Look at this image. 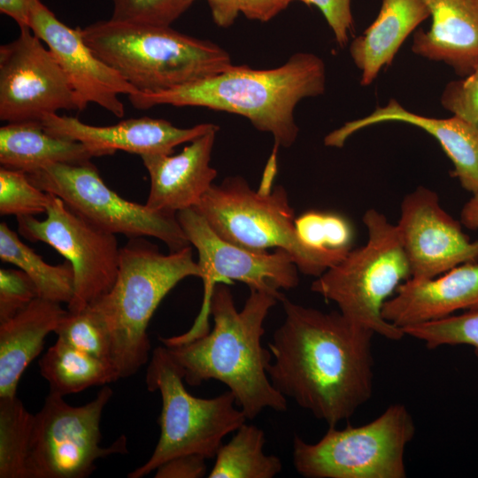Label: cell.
Returning <instances> with one entry per match:
<instances>
[{"label": "cell", "instance_id": "obj_1", "mask_svg": "<svg viewBox=\"0 0 478 478\" xmlns=\"http://www.w3.org/2000/svg\"><path fill=\"white\" fill-rule=\"evenodd\" d=\"M285 318L274 332L267 367L274 387L329 427L352 416L372 396V330L339 311L286 298Z\"/></svg>", "mask_w": 478, "mask_h": 478}, {"label": "cell", "instance_id": "obj_2", "mask_svg": "<svg viewBox=\"0 0 478 478\" xmlns=\"http://www.w3.org/2000/svg\"><path fill=\"white\" fill-rule=\"evenodd\" d=\"M250 291L238 312L230 289L225 283L216 284L210 305L212 329L189 342L165 346L183 369L189 385L198 386L209 380L222 382L251 420L266 408L285 412L288 405L268 377L272 353L261 344L264 321L270 309L285 297Z\"/></svg>", "mask_w": 478, "mask_h": 478}, {"label": "cell", "instance_id": "obj_3", "mask_svg": "<svg viewBox=\"0 0 478 478\" xmlns=\"http://www.w3.org/2000/svg\"><path fill=\"white\" fill-rule=\"evenodd\" d=\"M325 88L324 61L315 54L298 52L276 68L232 65L217 74L160 92H138L128 99L139 110L171 104L238 114L258 130L270 133L275 145L289 148L298 135L296 105L303 98L322 95Z\"/></svg>", "mask_w": 478, "mask_h": 478}, {"label": "cell", "instance_id": "obj_4", "mask_svg": "<svg viewBox=\"0 0 478 478\" xmlns=\"http://www.w3.org/2000/svg\"><path fill=\"white\" fill-rule=\"evenodd\" d=\"M191 245L169 254L144 237L129 238L120 250L112 289L89 305L104 323L112 363L119 379L135 374L150 358L147 328L157 307L181 280L201 275Z\"/></svg>", "mask_w": 478, "mask_h": 478}, {"label": "cell", "instance_id": "obj_5", "mask_svg": "<svg viewBox=\"0 0 478 478\" xmlns=\"http://www.w3.org/2000/svg\"><path fill=\"white\" fill-rule=\"evenodd\" d=\"M95 54L140 93H156L232 66L219 45L170 27L99 20L81 28Z\"/></svg>", "mask_w": 478, "mask_h": 478}, {"label": "cell", "instance_id": "obj_6", "mask_svg": "<svg viewBox=\"0 0 478 478\" xmlns=\"http://www.w3.org/2000/svg\"><path fill=\"white\" fill-rule=\"evenodd\" d=\"M276 154L273 150L258 190L243 177L230 176L212 184L193 209L222 239L258 252L282 249L298 271L317 278L346 255L318 250L299 240L287 191L281 185L271 189Z\"/></svg>", "mask_w": 478, "mask_h": 478}, {"label": "cell", "instance_id": "obj_7", "mask_svg": "<svg viewBox=\"0 0 478 478\" xmlns=\"http://www.w3.org/2000/svg\"><path fill=\"white\" fill-rule=\"evenodd\" d=\"M362 220L366 243L317 277L311 290L335 303L351 321L398 341L405 333L387 321L382 311L399 285L411 278L410 266L397 224L376 209L366 210Z\"/></svg>", "mask_w": 478, "mask_h": 478}, {"label": "cell", "instance_id": "obj_8", "mask_svg": "<svg viewBox=\"0 0 478 478\" xmlns=\"http://www.w3.org/2000/svg\"><path fill=\"white\" fill-rule=\"evenodd\" d=\"M184 371L168 349L152 351L145 382L149 391L158 390L162 408L158 417L160 435L150 459L127 474L142 478L168 459L198 454L206 459L216 456L225 436L246 421L234 395L226 391L212 398L197 397L185 388Z\"/></svg>", "mask_w": 478, "mask_h": 478}, {"label": "cell", "instance_id": "obj_9", "mask_svg": "<svg viewBox=\"0 0 478 478\" xmlns=\"http://www.w3.org/2000/svg\"><path fill=\"white\" fill-rule=\"evenodd\" d=\"M415 429L406 406L393 404L365 425L329 427L315 443L295 435L293 465L306 478H405V452Z\"/></svg>", "mask_w": 478, "mask_h": 478}, {"label": "cell", "instance_id": "obj_10", "mask_svg": "<svg viewBox=\"0 0 478 478\" xmlns=\"http://www.w3.org/2000/svg\"><path fill=\"white\" fill-rule=\"evenodd\" d=\"M112 397V389L104 385L93 400L73 406L50 392L35 414L27 478H85L98 459L127 453L124 435L108 447L100 446V421Z\"/></svg>", "mask_w": 478, "mask_h": 478}, {"label": "cell", "instance_id": "obj_11", "mask_svg": "<svg viewBox=\"0 0 478 478\" xmlns=\"http://www.w3.org/2000/svg\"><path fill=\"white\" fill-rule=\"evenodd\" d=\"M41 189L61 198L79 216L105 232L161 240L170 252L189 245L176 215L129 202L107 187L91 163L53 164L27 173Z\"/></svg>", "mask_w": 478, "mask_h": 478}, {"label": "cell", "instance_id": "obj_12", "mask_svg": "<svg viewBox=\"0 0 478 478\" xmlns=\"http://www.w3.org/2000/svg\"><path fill=\"white\" fill-rule=\"evenodd\" d=\"M176 217L189 242L198 252L204 296L200 312L191 328L178 335L159 337L164 345L184 343L210 331V305L218 283L238 281L250 289L280 297H285L280 289H290L298 285V269L288 251L276 249L274 253L258 252L229 243L220 237L193 208L180 211Z\"/></svg>", "mask_w": 478, "mask_h": 478}, {"label": "cell", "instance_id": "obj_13", "mask_svg": "<svg viewBox=\"0 0 478 478\" xmlns=\"http://www.w3.org/2000/svg\"><path fill=\"white\" fill-rule=\"evenodd\" d=\"M45 214L43 220L17 217L18 231L29 241L49 244L72 264L74 288L67 310H82L113 286L119 271L118 241L115 235L94 227L53 194Z\"/></svg>", "mask_w": 478, "mask_h": 478}, {"label": "cell", "instance_id": "obj_14", "mask_svg": "<svg viewBox=\"0 0 478 478\" xmlns=\"http://www.w3.org/2000/svg\"><path fill=\"white\" fill-rule=\"evenodd\" d=\"M60 110L79 111L62 67L30 27L0 47V120L42 121Z\"/></svg>", "mask_w": 478, "mask_h": 478}, {"label": "cell", "instance_id": "obj_15", "mask_svg": "<svg viewBox=\"0 0 478 478\" xmlns=\"http://www.w3.org/2000/svg\"><path fill=\"white\" fill-rule=\"evenodd\" d=\"M397 227L412 279H432L478 260V239L470 240L431 189L419 186L405 196Z\"/></svg>", "mask_w": 478, "mask_h": 478}, {"label": "cell", "instance_id": "obj_16", "mask_svg": "<svg viewBox=\"0 0 478 478\" xmlns=\"http://www.w3.org/2000/svg\"><path fill=\"white\" fill-rule=\"evenodd\" d=\"M29 27L46 44L66 74L76 95L79 112L96 104L116 117L125 114L119 96L138 91L108 66L84 41L81 27L72 28L60 21L40 0H34Z\"/></svg>", "mask_w": 478, "mask_h": 478}, {"label": "cell", "instance_id": "obj_17", "mask_svg": "<svg viewBox=\"0 0 478 478\" xmlns=\"http://www.w3.org/2000/svg\"><path fill=\"white\" fill-rule=\"evenodd\" d=\"M45 130L56 136L81 143L93 157L112 155L118 150L137 154H167L176 146L190 143L217 125L203 123L180 128L163 119L147 116L122 120L111 126H93L58 113L42 120Z\"/></svg>", "mask_w": 478, "mask_h": 478}, {"label": "cell", "instance_id": "obj_18", "mask_svg": "<svg viewBox=\"0 0 478 478\" xmlns=\"http://www.w3.org/2000/svg\"><path fill=\"white\" fill-rule=\"evenodd\" d=\"M218 130L216 126L194 139L179 154L141 156L150 180L149 208L176 215L198 203L217 176L210 162Z\"/></svg>", "mask_w": 478, "mask_h": 478}, {"label": "cell", "instance_id": "obj_19", "mask_svg": "<svg viewBox=\"0 0 478 478\" xmlns=\"http://www.w3.org/2000/svg\"><path fill=\"white\" fill-rule=\"evenodd\" d=\"M392 121L415 126L433 136L451 159L454 167L452 175L461 187L472 194L478 192V133L455 115L447 119L420 115L391 98L385 106L377 107L371 114L348 121L328 134L324 144L341 148L354 133L373 125Z\"/></svg>", "mask_w": 478, "mask_h": 478}, {"label": "cell", "instance_id": "obj_20", "mask_svg": "<svg viewBox=\"0 0 478 478\" xmlns=\"http://www.w3.org/2000/svg\"><path fill=\"white\" fill-rule=\"evenodd\" d=\"M476 308L478 263L467 262L432 279H408L385 302L382 312L402 329Z\"/></svg>", "mask_w": 478, "mask_h": 478}, {"label": "cell", "instance_id": "obj_21", "mask_svg": "<svg viewBox=\"0 0 478 478\" xmlns=\"http://www.w3.org/2000/svg\"><path fill=\"white\" fill-rule=\"evenodd\" d=\"M432 19L413 35L412 50L443 62L461 78L478 66V0H425Z\"/></svg>", "mask_w": 478, "mask_h": 478}, {"label": "cell", "instance_id": "obj_22", "mask_svg": "<svg viewBox=\"0 0 478 478\" xmlns=\"http://www.w3.org/2000/svg\"><path fill=\"white\" fill-rule=\"evenodd\" d=\"M429 17L425 0H382L376 19L350 46L351 57L361 71L360 84L370 85L385 66L391 65L408 35Z\"/></svg>", "mask_w": 478, "mask_h": 478}, {"label": "cell", "instance_id": "obj_23", "mask_svg": "<svg viewBox=\"0 0 478 478\" xmlns=\"http://www.w3.org/2000/svg\"><path fill=\"white\" fill-rule=\"evenodd\" d=\"M59 303L37 297L0 322V397H16L19 379L66 313Z\"/></svg>", "mask_w": 478, "mask_h": 478}, {"label": "cell", "instance_id": "obj_24", "mask_svg": "<svg viewBox=\"0 0 478 478\" xmlns=\"http://www.w3.org/2000/svg\"><path fill=\"white\" fill-rule=\"evenodd\" d=\"M93 158L80 142L48 133L42 121L11 122L0 128L1 166L30 173L53 164H85Z\"/></svg>", "mask_w": 478, "mask_h": 478}, {"label": "cell", "instance_id": "obj_25", "mask_svg": "<svg viewBox=\"0 0 478 478\" xmlns=\"http://www.w3.org/2000/svg\"><path fill=\"white\" fill-rule=\"evenodd\" d=\"M38 365L41 375L49 382L50 392L62 397L120 380L110 362L59 339L48 349Z\"/></svg>", "mask_w": 478, "mask_h": 478}, {"label": "cell", "instance_id": "obj_26", "mask_svg": "<svg viewBox=\"0 0 478 478\" xmlns=\"http://www.w3.org/2000/svg\"><path fill=\"white\" fill-rule=\"evenodd\" d=\"M0 258L27 274L35 284L39 297L59 304L71 302L74 288L72 264L68 260L57 266L46 263L5 222L0 224Z\"/></svg>", "mask_w": 478, "mask_h": 478}, {"label": "cell", "instance_id": "obj_27", "mask_svg": "<svg viewBox=\"0 0 478 478\" xmlns=\"http://www.w3.org/2000/svg\"><path fill=\"white\" fill-rule=\"evenodd\" d=\"M264 431L243 423L230 441L221 444L216 454L209 478H273L282 470L275 455H266Z\"/></svg>", "mask_w": 478, "mask_h": 478}, {"label": "cell", "instance_id": "obj_28", "mask_svg": "<svg viewBox=\"0 0 478 478\" xmlns=\"http://www.w3.org/2000/svg\"><path fill=\"white\" fill-rule=\"evenodd\" d=\"M34 420L17 396L0 397V478H27Z\"/></svg>", "mask_w": 478, "mask_h": 478}, {"label": "cell", "instance_id": "obj_29", "mask_svg": "<svg viewBox=\"0 0 478 478\" xmlns=\"http://www.w3.org/2000/svg\"><path fill=\"white\" fill-rule=\"evenodd\" d=\"M295 229L299 240L310 247L343 255L353 249L354 226L342 213L306 211L295 219Z\"/></svg>", "mask_w": 478, "mask_h": 478}, {"label": "cell", "instance_id": "obj_30", "mask_svg": "<svg viewBox=\"0 0 478 478\" xmlns=\"http://www.w3.org/2000/svg\"><path fill=\"white\" fill-rule=\"evenodd\" d=\"M54 333L72 347L112 365L108 330L89 305L76 312L66 310Z\"/></svg>", "mask_w": 478, "mask_h": 478}, {"label": "cell", "instance_id": "obj_31", "mask_svg": "<svg viewBox=\"0 0 478 478\" xmlns=\"http://www.w3.org/2000/svg\"><path fill=\"white\" fill-rule=\"evenodd\" d=\"M402 330L405 335L422 342L428 349L465 344L473 347L478 357V308L407 326Z\"/></svg>", "mask_w": 478, "mask_h": 478}, {"label": "cell", "instance_id": "obj_32", "mask_svg": "<svg viewBox=\"0 0 478 478\" xmlns=\"http://www.w3.org/2000/svg\"><path fill=\"white\" fill-rule=\"evenodd\" d=\"M51 195L33 184L27 173L1 166V215L21 217L45 213Z\"/></svg>", "mask_w": 478, "mask_h": 478}, {"label": "cell", "instance_id": "obj_33", "mask_svg": "<svg viewBox=\"0 0 478 478\" xmlns=\"http://www.w3.org/2000/svg\"><path fill=\"white\" fill-rule=\"evenodd\" d=\"M195 0H112L110 19L157 27H170Z\"/></svg>", "mask_w": 478, "mask_h": 478}, {"label": "cell", "instance_id": "obj_34", "mask_svg": "<svg viewBox=\"0 0 478 478\" xmlns=\"http://www.w3.org/2000/svg\"><path fill=\"white\" fill-rule=\"evenodd\" d=\"M441 104L478 133V66L467 76L447 83L441 96Z\"/></svg>", "mask_w": 478, "mask_h": 478}, {"label": "cell", "instance_id": "obj_35", "mask_svg": "<svg viewBox=\"0 0 478 478\" xmlns=\"http://www.w3.org/2000/svg\"><path fill=\"white\" fill-rule=\"evenodd\" d=\"M37 297V288L25 272L0 269V322L12 318Z\"/></svg>", "mask_w": 478, "mask_h": 478}, {"label": "cell", "instance_id": "obj_36", "mask_svg": "<svg viewBox=\"0 0 478 478\" xmlns=\"http://www.w3.org/2000/svg\"><path fill=\"white\" fill-rule=\"evenodd\" d=\"M316 6L332 29L337 43L344 47L354 26L351 0H292Z\"/></svg>", "mask_w": 478, "mask_h": 478}, {"label": "cell", "instance_id": "obj_37", "mask_svg": "<svg viewBox=\"0 0 478 478\" xmlns=\"http://www.w3.org/2000/svg\"><path fill=\"white\" fill-rule=\"evenodd\" d=\"M206 459L198 454H184L168 459L155 470V478H201L205 476Z\"/></svg>", "mask_w": 478, "mask_h": 478}, {"label": "cell", "instance_id": "obj_38", "mask_svg": "<svg viewBox=\"0 0 478 478\" xmlns=\"http://www.w3.org/2000/svg\"><path fill=\"white\" fill-rule=\"evenodd\" d=\"M292 0H239V11L247 19L267 22L285 10Z\"/></svg>", "mask_w": 478, "mask_h": 478}, {"label": "cell", "instance_id": "obj_39", "mask_svg": "<svg viewBox=\"0 0 478 478\" xmlns=\"http://www.w3.org/2000/svg\"><path fill=\"white\" fill-rule=\"evenodd\" d=\"M206 2L215 24L221 27L232 26L240 12L239 0H206Z\"/></svg>", "mask_w": 478, "mask_h": 478}, {"label": "cell", "instance_id": "obj_40", "mask_svg": "<svg viewBox=\"0 0 478 478\" xmlns=\"http://www.w3.org/2000/svg\"><path fill=\"white\" fill-rule=\"evenodd\" d=\"M34 0H0V12L12 18L21 27H29L30 12Z\"/></svg>", "mask_w": 478, "mask_h": 478}, {"label": "cell", "instance_id": "obj_41", "mask_svg": "<svg viewBox=\"0 0 478 478\" xmlns=\"http://www.w3.org/2000/svg\"><path fill=\"white\" fill-rule=\"evenodd\" d=\"M459 221L468 229H478V192L473 194L462 207Z\"/></svg>", "mask_w": 478, "mask_h": 478}]
</instances>
